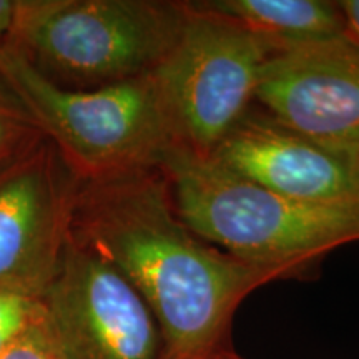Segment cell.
Here are the masks:
<instances>
[{
	"label": "cell",
	"mask_w": 359,
	"mask_h": 359,
	"mask_svg": "<svg viewBox=\"0 0 359 359\" xmlns=\"http://www.w3.org/2000/svg\"><path fill=\"white\" fill-rule=\"evenodd\" d=\"M13 12H15V0H0V45L6 42L11 32Z\"/></svg>",
	"instance_id": "obj_15"
},
{
	"label": "cell",
	"mask_w": 359,
	"mask_h": 359,
	"mask_svg": "<svg viewBox=\"0 0 359 359\" xmlns=\"http://www.w3.org/2000/svg\"><path fill=\"white\" fill-rule=\"evenodd\" d=\"M223 359H241V358H238L236 354H231V356H226V358H223Z\"/></svg>",
	"instance_id": "obj_17"
},
{
	"label": "cell",
	"mask_w": 359,
	"mask_h": 359,
	"mask_svg": "<svg viewBox=\"0 0 359 359\" xmlns=\"http://www.w3.org/2000/svg\"><path fill=\"white\" fill-rule=\"evenodd\" d=\"M187 8L177 42L150 75L175 148L210 158L255 103L264 62L285 48L190 2Z\"/></svg>",
	"instance_id": "obj_5"
},
{
	"label": "cell",
	"mask_w": 359,
	"mask_h": 359,
	"mask_svg": "<svg viewBox=\"0 0 359 359\" xmlns=\"http://www.w3.org/2000/svg\"><path fill=\"white\" fill-rule=\"evenodd\" d=\"M160 170L190 230L243 262L308 273L330 251L359 241V203L299 201L172 148Z\"/></svg>",
	"instance_id": "obj_2"
},
{
	"label": "cell",
	"mask_w": 359,
	"mask_h": 359,
	"mask_svg": "<svg viewBox=\"0 0 359 359\" xmlns=\"http://www.w3.org/2000/svg\"><path fill=\"white\" fill-rule=\"evenodd\" d=\"M190 6L281 48L344 35L343 13L338 2L330 0H198Z\"/></svg>",
	"instance_id": "obj_10"
},
{
	"label": "cell",
	"mask_w": 359,
	"mask_h": 359,
	"mask_svg": "<svg viewBox=\"0 0 359 359\" xmlns=\"http://www.w3.org/2000/svg\"><path fill=\"white\" fill-rule=\"evenodd\" d=\"M0 359H62L43 318L37 325L0 353Z\"/></svg>",
	"instance_id": "obj_13"
},
{
	"label": "cell",
	"mask_w": 359,
	"mask_h": 359,
	"mask_svg": "<svg viewBox=\"0 0 359 359\" xmlns=\"http://www.w3.org/2000/svg\"><path fill=\"white\" fill-rule=\"evenodd\" d=\"M40 299L62 359H163L158 325L142 294L72 236Z\"/></svg>",
	"instance_id": "obj_6"
},
{
	"label": "cell",
	"mask_w": 359,
	"mask_h": 359,
	"mask_svg": "<svg viewBox=\"0 0 359 359\" xmlns=\"http://www.w3.org/2000/svg\"><path fill=\"white\" fill-rule=\"evenodd\" d=\"M255 105L318 145L359 148V47L339 37L276 52L264 62Z\"/></svg>",
	"instance_id": "obj_8"
},
{
	"label": "cell",
	"mask_w": 359,
	"mask_h": 359,
	"mask_svg": "<svg viewBox=\"0 0 359 359\" xmlns=\"http://www.w3.org/2000/svg\"><path fill=\"white\" fill-rule=\"evenodd\" d=\"M0 80L80 182L160 168L175 148L151 75L97 88L62 87L4 42Z\"/></svg>",
	"instance_id": "obj_4"
},
{
	"label": "cell",
	"mask_w": 359,
	"mask_h": 359,
	"mask_svg": "<svg viewBox=\"0 0 359 359\" xmlns=\"http://www.w3.org/2000/svg\"><path fill=\"white\" fill-rule=\"evenodd\" d=\"M70 236L109 259L142 294L158 325L163 359L235 354L230 336L238 306L259 286L293 278L196 236L177 213L160 168L80 182Z\"/></svg>",
	"instance_id": "obj_1"
},
{
	"label": "cell",
	"mask_w": 359,
	"mask_h": 359,
	"mask_svg": "<svg viewBox=\"0 0 359 359\" xmlns=\"http://www.w3.org/2000/svg\"><path fill=\"white\" fill-rule=\"evenodd\" d=\"M210 160L286 198L323 205L359 203V175L353 156L318 145L255 103Z\"/></svg>",
	"instance_id": "obj_9"
},
{
	"label": "cell",
	"mask_w": 359,
	"mask_h": 359,
	"mask_svg": "<svg viewBox=\"0 0 359 359\" xmlns=\"http://www.w3.org/2000/svg\"><path fill=\"white\" fill-rule=\"evenodd\" d=\"M79 185L42 133L0 161V291L42 298L69 243Z\"/></svg>",
	"instance_id": "obj_7"
},
{
	"label": "cell",
	"mask_w": 359,
	"mask_h": 359,
	"mask_svg": "<svg viewBox=\"0 0 359 359\" xmlns=\"http://www.w3.org/2000/svg\"><path fill=\"white\" fill-rule=\"evenodd\" d=\"M338 6L344 19V37L359 47V0H339Z\"/></svg>",
	"instance_id": "obj_14"
},
{
	"label": "cell",
	"mask_w": 359,
	"mask_h": 359,
	"mask_svg": "<svg viewBox=\"0 0 359 359\" xmlns=\"http://www.w3.org/2000/svg\"><path fill=\"white\" fill-rule=\"evenodd\" d=\"M353 160H354V167H356V172L359 175V148L356 150V154L353 155Z\"/></svg>",
	"instance_id": "obj_16"
},
{
	"label": "cell",
	"mask_w": 359,
	"mask_h": 359,
	"mask_svg": "<svg viewBox=\"0 0 359 359\" xmlns=\"http://www.w3.org/2000/svg\"><path fill=\"white\" fill-rule=\"evenodd\" d=\"M187 15L168 0H15L6 42L57 85L97 88L150 75Z\"/></svg>",
	"instance_id": "obj_3"
},
{
	"label": "cell",
	"mask_w": 359,
	"mask_h": 359,
	"mask_svg": "<svg viewBox=\"0 0 359 359\" xmlns=\"http://www.w3.org/2000/svg\"><path fill=\"white\" fill-rule=\"evenodd\" d=\"M42 318V299L13 291H0V353L22 338Z\"/></svg>",
	"instance_id": "obj_11"
},
{
	"label": "cell",
	"mask_w": 359,
	"mask_h": 359,
	"mask_svg": "<svg viewBox=\"0 0 359 359\" xmlns=\"http://www.w3.org/2000/svg\"><path fill=\"white\" fill-rule=\"evenodd\" d=\"M40 135L32 120L0 80V161Z\"/></svg>",
	"instance_id": "obj_12"
}]
</instances>
